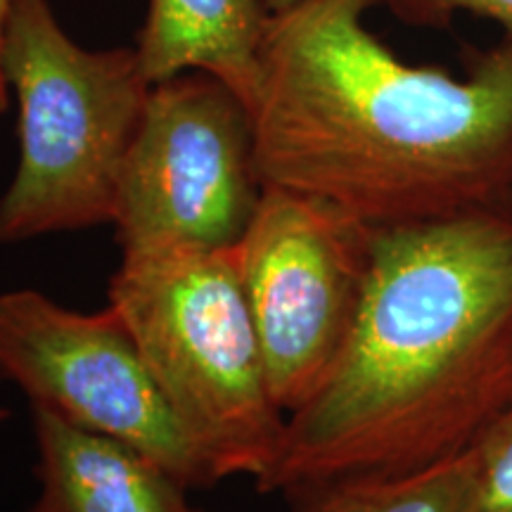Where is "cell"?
Instances as JSON below:
<instances>
[{"instance_id":"16","label":"cell","mask_w":512,"mask_h":512,"mask_svg":"<svg viewBox=\"0 0 512 512\" xmlns=\"http://www.w3.org/2000/svg\"><path fill=\"white\" fill-rule=\"evenodd\" d=\"M508 209H512V200H510V204H508Z\"/></svg>"},{"instance_id":"12","label":"cell","mask_w":512,"mask_h":512,"mask_svg":"<svg viewBox=\"0 0 512 512\" xmlns=\"http://www.w3.org/2000/svg\"><path fill=\"white\" fill-rule=\"evenodd\" d=\"M399 22L420 29H444L463 12L496 22L512 38V0H377Z\"/></svg>"},{"instance_id":"7","label":"cell","mask_w":512,"mask_h":512,"mask_svg":"<svg viewBox=\"0 0 512 512\" xmlns=\"http://www.w3.org/2000/svg\"><path fill=\"white\" fill-rule=\"evenodd\" d=\"M0 375L31 406L138 448L185 489L216 484L112 304L81 313L38 290L0 294Z\"/></svg>"},{"instance_id":"3","label":"cell","mask_w":512,"mask_h":512,"mask_svg":"<svg viewBox=\"0 0 512 512\" xmlns=\"http://www.w3.org/2000/svg\"><path fill=\"white\" fill-rule=\"evenodd\" d=\"M0 72L19 107V164L0 197V245L112 223L155 86L138 50H86L48 0H10Z\"/></svg>"},{"instance_id":"14","label":"cell","mask_w":512,"mask_h":512,"mask_svg":"<svg viewBox=\"0 0 512 512\" xmlns=\"http://www.w3.org/2000/svg\"><path fill=\"white\" fill-rule=\"evenodd\" d=\"M297 3H302V0H264L266 10L271 12V15H275V12L290 10V8H294V5H297Z\"/></svg>"},{"instance_id":"13","label":"cell","mask_w":512,"mask_h":512,"mask_svg":"<svg viewBox=\"0 0 512 512\" xmlns=\"http://www.w3.org/2000/svg\"><path fill=\"white\" fill-rule=\"evenodd\" d=\"M10 0H0V41H3V24H5V12H8ZM8 86H5L3 72H0V112L8 110Z\"/></svg>"},{"instance_id":"1","label":"cell","mask_w":512,"mask_h":512,"mask_svg":"<svg viewBox=\"0 0 512 512\" xmlns=\"http://www.w3.org/2000/svg\"><path fill=\"white\" fill-rule=\"evenodd\" d=\"M377 0H302L268 17L254 155L264 188L373 228L512 200V38L463 76L401 60L366 27Z\"/></svg>"},{"instance_id":"6","label":"cell","mask_w":512,"mask_h":512,"mask_svg":"<svg viewBox=\"0 0 512 512\" xmlns=\"http://www.w3.org/2000/svg\"><path fill=\"white\" fill-rule=\"evenodd\" d=\"M373 240V226L335 204L264 188L238 245V271L268 387L287 418L311 401L347 349Z\"/></svg>"},{"instance_id":"9","label":"cell","mask_w":512,"mask_h":512,"mask_svg":"<svg viewBox=\"0 0 512 512\" xmlns=\"http://www.w3.org/2000/svg\"><path fill=\"white\" fill-rule=\"evenodd\" d=\"M268 17L264 0H150L136 46L143 72L159 83L200 69L252 114Z\"/></svg>"},{"instance_id":"10","label":"cell","mask_w":512,"mask_h":512,"mask_svg":"<svg viewBox=\"0 0 512 512\" xmlns=\"http://www.w3.org/2000/svg\"><path fill=\"white\" fill-rule=\"evenodd\" d=\"M292 512H477L475 448L441 463L384 477H351L285 491Z\"/></svg>"},{"instance_id":"5","label":"cell","mask_w":512,"mask_h":512,"mask_svg":"<svg viewBox=\"0 0 512 512\" xmlns=\"http://www.w3.org/2000/svg\"><path fill=\"white\" fill-rule=\"evenodd\" d=\"M261 195L254 121L238 95L200 69L155 83L119 181L121 256L235 249Z\"/></svg>"},{"instance_id":"8","label":"cell","mask_w":512,"mask_h":512,"mask_svg":"<svg viewBox=\"0 0 512 512\" xmlns=\"http://www.w3.org/2000/svg\"><path fill=\"white\" fill-rule=\"evenodd\" d=\"M41 494L27 512H202L185 486L138 448L31 406Z\"/></svg>"},{"instance_id":"15","label":"cell","mask_w":512,"mask_h":512,"mask_svg":"<svg viewBox=\"0 0 512 512\" xmlns=\"http://www.w3.org/2000/svg\"><path fill=\"white\" fill-rule=\"evenodd\" d=\"M8 418H10V411H8V408L0 406V425H3V422L8 420Z\"/></svg>"},{"instance_id":"4","label":"cell","mask_w":512,"mask_h":512,"mask_svg":"<svg viewBox=\"0 0 512 512\" xmlns=\"http://www.w3.org/2000/svg\"><path fill=\"white\" fill-rule=\"evenodd\" d=\"M107 304L136 337L214 482L249 477L264 489L283 453L287 415L268 387L238 247L121 256Z\"/></svg>"},{"instance_id":"11","label":"cell","mask_w":512,"mask_h":512,"mask_svg":"<svg viewBox=\"0 0 512 512\" xmlns=\"http://www.w3.org/2000/svg\"><path fill=\"white\" fill-rule=\"evenodd\" d=\"M472 448L479 463L477 512H512V406Z\"/></svg>"},{"instance_id":"2","label":"cell","mask_w":512,"mask_h":512,"mask_svg":"<svg viewBox=\"0 0 512 512\" xmlns=\"http://www.w3.org/2000/svg\"><path fill=\"white\" fill-rule=\"evenodd\" d=\"M510 406L512 209L375 228L347 349L261 491L441 463Z\"/></svg>"}]
</instances>
